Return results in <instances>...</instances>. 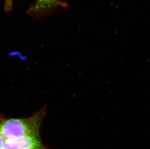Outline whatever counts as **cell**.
I'll return each instance as SVG.
<instances>
[{"mask_svg": "<svg viewBox=\"0 0 150 149\" xmlns=\"http://www.w3.org/2000/svg\"><path fill=\"white\" fill-rule=\"evenodd\" d=\"M42 111L27 118L9 119L0 121V135L4 141L31 135H39Z\"/></svg>", "mask_w": 150, "mask_h": 149, "instance_id": "obj_1", "label": "cell"}, {"mask_svg": "<svg viewBox=\"0 0 150 149\" xmlns=\"http://www.w3.org/2000/svg\"><path fill=\"white\" fill-rule=\"evenodd\" d=\"M42 147L39 135H31L5 140L2 149H28Z\"/></svg>", "mask_w": 150, "mask_h": 149, "instance_id": "obj_2", "label": "cell"}, {"mask_svg": "<svg viewBox=\"0 0 150 149\" xmlns=\"http://www.w3.org/2000/svg\"><path fill=\"white\" fill-rule=\"evenodd\" d=\"M61 5L62 3L59 0H37L33 11L35 12L43 11Z\"/></svg>", "mask_w": 150, "mask_h": 149, "instance_id": "obj_3", "label": "cell"}, {"mask_svg": "<svg viewBox=\"0 0 150 149\" xmlns=\"http://www.w3.org/2000/svg\"><path fill=\"white\" fill-rule=\"evenodd\" d=\"M4 141V138L2 137L1 135H0V149H2V147H3Z\"/></svg>", "mask_w": 150, "mask_h": 149, "instance_id": "obj_4", "label": "cell"}, {"mask_svg": "<svg viewBox=\"0 0 150 149\" xmlns=\"http://www.w3.org/2000/svg\"><path fill=\"white\" fill-rule=\"evenodd\" d=\"M43 149L42 147H38V148H31V149Z\"/></svg>", "mask_w": 150, "mask_h": 149, "instance_id": "obj_5", "label": "cell"}]
</instances>
